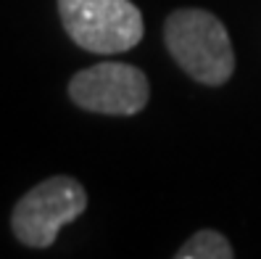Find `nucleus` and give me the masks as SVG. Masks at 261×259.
I'll list each match as a JSON object with an SVG mask.
<instances>
[{"label": "nucleus", "mask_w": 261, "mask_h": 259, "mask_svg": "<svg viewBox=\"0 0 261 259\" xmlns=\"http://www.w3.org/2000/svg\"><path fill=\"white\" fill-rule=\"evenodd\" d=\"M174 256L177 259H232L235 249L219 230L203 227V230L193 233Z\"/></svg>", "instance_id": "39448f33"}, {"label": "nucleus", "mask_w": 261, "mask_h": 259, "mask_svg": "<svg viewBox=\"0 0 261 259\" xmlns=\"http://www.w3.org/2000/svg\"><path fill=\"white\" fill-rule=\"evenodd\" d=\"M66 35L98 56L127 53L143 40V13L129 0H58Z\"/></svg>", "instance_id": "f03ea898"}, {"label": "nucleus", "mask_w": 261, "mask_h": 259, "mask_svg": "<svg viewBox=\"0 0 261 259\" xmlns=\"http://www.w3.org/2000/svg\"><path fill=\"white\" fill-rule=\"evenodd\" d=\"M164 42L177 66L201 85L219 87L235 72L227 27L203 8H179L164 21Z\"/></svg>", "instance_id": "f257e3e1"}, {"label": "nucleus", "mask_w": 261, "mask_h": 259, "mask_svg": "<svg viewBox=\"0 0 261 259\" xmlns=\"http://www.w3.org/2000/svg\"><path fill=\"white\" fill-rule=\"evenodd\" d=\"M69 98L93 114L132 116L148 106L150 85L143 69L121 61H100L74 74L69 82Z\"/></svg>", "instance_id": "20e7f679"}, {"label": "nucleus", "mask_w": 261, "mask_h": 259, "mask_svg": "<svg viewBox=\"0 0 261 259\" xmlns=\"http://www.w3.org/2000/svg\"><path fill=\"white\" fill-rule=\"evenodd\" d=\"M87 209V191L80 180L56 175L24 193L11 215V230L29 249H48L66 227Z\"/></svg>", "instance_id": "7ed1b4c3"}]
</instances>
